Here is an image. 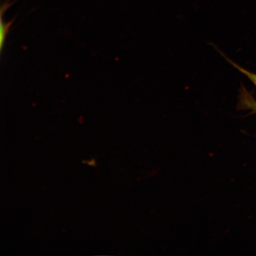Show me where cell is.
<instances>
[{
	"mask_svg": "<svg viewBox=\"0 0 256 256\" xmlns=\"http://www.w3.org/2000/svg\"><path fill=\"white\" fill-rule=\"evenodd\" d=\"M238 110H251L252 114H256V100L254 96L243 84L242 85L241 88L240 90Z\"/></svg>",
	"mask_w": 256,
	"mask_h": 256,
	"instance_id": "6da1fadb",
	"label": "cell"
},
{
	"mask_svg": "<svg viewBox=\"0 0 256 256\" xmlns=\"http://www.w3.org/2000/svg\"><path fill=\"white\" fill-rule=\"evenodd\" d=\"M212 46L216 48V50L218 52L220 56L224 58L229 64H231V65L234 67L235 68L238 70V71L242 73V74H244L250 80V82L255 86L256 88V74L252 73L248 71V70L244 69V68H242L241 66H240L238 64H236L235 62H234L233 60H230L228 56L225 55L222 50H220L216 46L212 44Z\"/></svg>",
	"mask_w": 256,
	"mask_h": 256,
	"instance_id": "7a4b0ae2",
	"label": "cell"
},
{
	"mask_svg": "<svg viewBox=\"0 0 256 256\" xmlns=\"http://www.w3.org/2000/svg\"><path fill=\"white\" fill-rule=\"evenodd\" d=\"M0 19H1V23H0V24H1V27H0V50H1V52H2L6 38H7L10 30L12 24H14L15 19L14 20L8 22V23H6V22L3 20L2 16H1V18Z\"/></svg>",
	"mask_w": 256,
	"mask_h": 256,
	"instance_id": "3957f363",
	"label": "cell"
}]
</instances>
